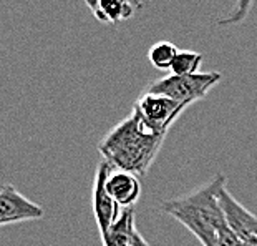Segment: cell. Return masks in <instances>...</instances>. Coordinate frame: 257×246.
Masks as SVG:
<instances>
[{"label": "cell", "instance_id": "52a82bcc", "mask_svg": "<svg viewBox=\"0 0 257 246\" xmlns=\"http://www.w3.org/2000/svg\"><path fill=\"white\" fill-rule=\"evenodd\" d=\"M45 211L40 205L25 198L14 185H4L0 190V225L7 226L20 221L42 220Z\"/></svg>", "mask_w": 257, "mask_h": 246}, {"label": "cell", "instance_id": "ba28073f", "mask_svg": "<svg viewBox=\"0 0 257 246\" xmlns=\"http://www.w3.org/2000/svg\"><path fill=\"white\" fill-rule=\"evenodd\" d=\"M106 191L121 210H130L141 196V182L135 173L123 170H111L106 180Z\"/></svg>", "mask_w": 257, "mask_h": 246}, {"label": "cell", "instance_id": "30bf717a", "mask_svg": "<svg viewBox=\"0 0 257 246\" xmlns=\"http://www.w3.org/2000/svg\"><path fill=\"white\" fill-rule=\"evenodd\" d=\"M136 234L135 228V210H123L118 221L101 234L103 246H133V239Z\"/></svg>", "mask_w": 257, "mask_h": 246}, {"label": "cell", "instance_id": "6da1fadb", "mask_svg": "<svg viewBox=\"0 0 257 246\" xmlns=\"http://www.w3.org/2000/svg\"><path fill=\"white\" fill-rule=\"evenodd\" d=\"M166 133L158 132L138 112H131L98 143L103 160L114 170L143 177L156 160Z\"/></svg>", "mask_w": 257, "mask_h": 246}, {"label": "cell", "instance_id": "5bb4252c", "mask_svg": "<svg viewBox=\"0 0 257 246\" xmlns=\"http://www.w3.org/2000/svg\"><path fill=\"white\" fill-rule=\"evenodd\" d=\"M219 246H245V244L240 241L237 234L234 233L226 223V225L219 229Z\"/></svg>", "mask_w": 257, "mask_h": 246}, {"label": "cell", "instance_id": "4fadbf2b", "mask_svg": "<svg viewBox=\"0 0 257 246\" xmlns=\"http://www.w3.org/2000/svg\"><path fill=\"white\" fill-rule=\"evenodd\" d=\"M252 4H254V0H237L236 5H234V9L231 10V14H229L227 17L221 19L217 22V25H222V27L224 25H237L240 22H244L250 12Z\"/></svg>", "mask_w": 257, "mask_h": 246}, {"label": "cell", "instance_id": "8fae6325", "mask_svg": "<svg viewBox=\"0 0 257 246\" xmlns=\"http://www.w3.org/2000/svg\"><path fill=\"white\" fill-rule=\"evenodd\" d=\"M179 50L171 42H156L148 52L151 65L158 70H171Z\"/></svg>", "mask_w": 257, "mask_h": 246}, {"label": "cell", "instance_id": "277c9868", "mask_svg": "<svg viewBox=\"0 0 257 246\" xmlns=\"http://www.w3.org/2000/svg\"><path fill=\"white\" fill-rule=\"evenodd\" d=\"M186 108L188 107L166 95L151 94L146 90L133 103V110L138 112L148 125H151L153 128L163 133H168L171 125L176 122V118Z\"/></svg>", "mask_w": 257, "mask_h": 246}, {"label": "cell", "instance_id": "5b68a950", "mask_svg": "<svg viewBox=\"0 0 257 246\" xmlns=\"http://www.w3.org/2000/svg\"><path fill=\"white\" fill-rule=\"evenodd\" d=\"M111 170L113 167L110 163L101 160L95 172L91 203H93V213H95V220L98 229H100V234H105L118 221V218L123 213V210L116 205V201L106 191V180L110 177Z\"/></svg>", "mask_w": 257, "mask_h": 246}, {"label": "cell", "instance_id": "7c38bea8", "mask_svg": "<svg viewBox=\"0 0 257 246\" xmlns=\"http://www.w3.org/2000/svg\"><path fill=\"white\" fill-rule=\"evenodd\" d=\"M202 63V55L198 52L191 50H179L176 60H174L171 73L174 75H194L199 73Z\"/></svg>", "mask_w": 257, "mask_h": 246}, {"label": "cell", "instance_id": "9a60e30c", "mask_svg": "<svg viewBox=\"0 0 257 246\" xmlns=\"http://www.w3.org/2000/svg\"><path fill=\"white\" fill-rule=\"evenodd\" d=\"M133 246H150V243L146 241V239L141 236L140 231H136L135 234V239H133Z\"/></svg>", "mask_w": 257, "mask_h": 246}, {"label": "cell", "instance_id": "3957f363", "mask_svg": "<svg viewBox=\"0 0 257 246\" xmlns=\"http://www.w3.org/2000/svg\"><path fill=\"white\" fill-rule=\"evenodd\" d=\"M222 80L221 72H199L194 75H174L169 73L161 78L153 80L146 87V92L166 95L178 103L189 107L199 102Z\"/></svg>", "mask_w": 257, "mask_h": 246}, {"label": "cell", "instance_id": "7a4b0ae2", "mask_svg": "<svg viewBox=\"0 0 257 246\" xmlns=\"http://www.w3.org/2000/svg\"><path fill=\"white\" fill-rule=\"evenodd\" d=\"M226 185V177L219 173L188 195L163 201L160 208L188 228L202 246H219V229L227 221L217 195Z\"/></svg>", "mask_w": 257, "mask_h": 246}, {"label": "cell", "instance_id": "8992f818", "mask_svg": "<svg viewBox=\"0 0 257 246\" xmlns=\"http://www.w3.org/2000/svg\"><path fill=\"white\" fill-rule=\"evenodd\" d=\"M219 205L226 216L229 228L237 234L245 246H257V216L244 208L239 201L227 191V185L217 195Z\"/></svg>", "mask_w": 257, "mask_h": 246}, {"label": "cell", "instance_id": "9c48e42d", "mask_svg": "<svg viewBox=\"0 0 257 246\" xmlns=\"http://www.w3.org/2000/svg\"><path fill=\"white\" fill-rule=\"evenodd\" d=\"M96 20L101 24H118L135 15L136 9H141L138 0H85Z\"/></svg>", "mask_w": 257, "mask_h": 246}]
</instances>
